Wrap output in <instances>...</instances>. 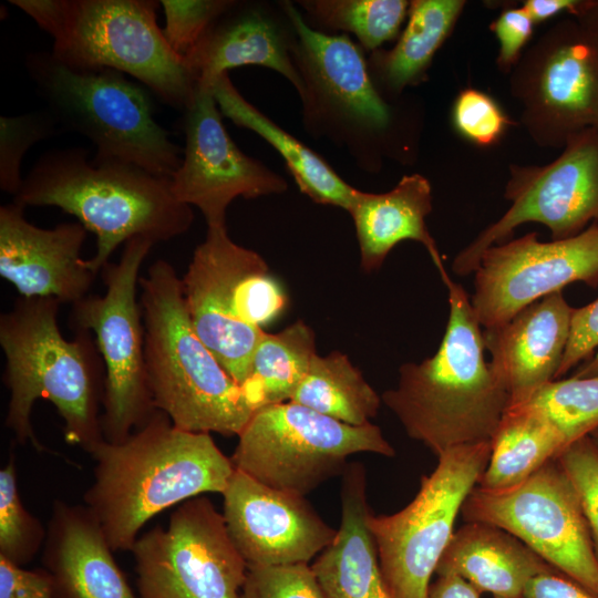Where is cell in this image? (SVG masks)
Wrapping results in <instances>:
<instances>
[{"mask_svg":"<svg viewBox=\"0 0 598 598\" xmlns=\"http://www.w3.org/2000/svg\"><path fill=\"white\" fill-rule=\"evenodd\" d=\"M24 208L14 202L0 207V276L25 298L73 305L90 295L96 275L81 258L87 229L79 221L40 228Z\"/></svg>","mask_w":598,"mask_h":598,"instance_id":"cell-20","label":"cell"},{"mask_svg":"<svg viewBox=\"0 0 598 598\" xmlns=\"http://www.w3.org/2000/svg\"><path fill=\"white\" fill-rule=\"evenodd\" d=\"M299 3L317 25L350 32L362 49L371 52L399 35L410 9V2L405 0H309Z\"/></svg>","mask_w":598,"mask_h":598,"instance_id":"cell-31","label":"cell"},{"mask_svg":"<svg viewBox=\"0 0 598 598\" xmlns=\"http://www.w3.org/2000/svg\"><path fill=\"white\" fill-rule=\"evenodd\" d=\"M45 537L42 523L20 499L16 457L11 453L0 470V557L24 566L43 548Z\"/></svg>","mask_w":598,"mask_h":598,"instance_id":"cell-33","label":"cell"},{"mask_svg":"<svg viewBox=\"0 0 598 598\" xmlns=\"http://www.w3.org/2000/svg\"><path fill=\"white\" fill-rule=\"evenodd\" d=\"M54 298L18 297L0 316V347L9 390L4 425L20 444L44 451L31 421L37 400L50 401L63 421L68 444L90 452L104 441L101 415L105 369L93 334L75 330L65 339Z\"/></svg>","mask_w":598,"mask_h":598,"instance_id":"cell-2","label":"cell"},{"mask_svg":"<svg viewBox=\"0 0 598 598\" xmlns=\"http://www.w3.org/2000/svg\"><path fill=\"white\" fill-rule=\"evenodd\" d=\"M571 307L561 291L548 295L511 320L483 332L491 364L505 385L509 406L528 402L556 379L570 333Z\"/></svg>","mask_w":598,"mask_h":598,"instance_id":"cell-21","label":"cell"},{"mask_svg":"<svg viewBox=\"0 0 598 598\" xmlns=\"http://www.w3.org/2000/svg\"><path fill=\"white\" fill-rule=\"evenodd\" d=\"M504 197L511 206L456 255L454 274L474 272L482 254L522 224L539 223L550 230L551 240H559L598 223V127L571 135L546 165L512 164Z\"/></svg>","mask_w":598,"mask_h":598,"instance_id":"cell-14","label":"cell"},{"mask_svg":"<svg viewBox=\"0 0 598 598\" xmlns=\"http://www.w3.org/2000/svg\"><path fill=\"white\" fill-rule=\"evenodd\" d=\"M557 460L577 491L598 560V450L587 435L567 445Z\"/></svg>","mask_w":598,"mask_h":598,"instance_id":"cell-38","label":"cell"},{"mask_svg":"<svg viewBox=\"0 0 598 598\" xmlns=\"http://www.w3.org/2000/svg\"><path fill=\"white\" fill-rule=\"evenodd\" d=\"M571 377L587 378L598 377V353L580 363Z\"/></svg>","mask_w":598,"mask_h":598,"instance_id":"cell-47","label":"cell"},{"mask_svg":"<svg viewBox=\"0 0 598 598\" xmlns=\"http://www.w3.org/2000/svg\"><path fill=\"white\" fill-rule=\"evenodd\" d=\"M184 114L185 147L171 188L177 200L203 213L207 226L225 225L227 208L237 197L252 199L287 189L285 178L231 140L212 87L197 84Z\"/></svg>","mask_w":598,"mask_h":598,"instance_id":"cell-17","label":"cell"},{"mask_svg":"<svg viewBox=\"0 0 598 598\" xmlns=\"http://www.w3.org/2000/svg\"><path fill=\"white\" fill-rule=\"evenodd\" d=\"M90 455L94 481L83 501L113 551H131L142 527L166 508L223 495L235 472L209 433L178 429L158 410L125 441L104 440Z\"/></svg>","mask_w":598,"mask_h":598,"instance_id":"cell-1","label":"cell"},{"mask_svg":"<svg viewBox=\"0 0 598 598\" xmlns=\"http://www.w3.org/2000/svg\"><path fill=\"white\" fill-rule=\"evenodd\" d=\"M316 354V333L302 320L277 333L264 331L251 357L249 375L241 385L254 412L290 401Z\"/></svg>","mask_w":598,"mask_h":598,"instance_id":"cell-29","label":"cell"},{"mask_svg":"<svg viewBox=\"0 0 598 598\" xmlns=\"http://www.w3.org/2000/svg\"><path fill=\"white\" fill-rule=\"evenodd\" d=\"M287 293L270 274L267 262L250 271L238 289L237 315L244 324L260 328L286 309Z\"/></svg>","mask_w":598,"mask_h":598,"instance_id":"cell-39","label":"cell"},{"mask_svg":"<svg viewBox=\"0 0 598 598\" xmlns=\"http://www.w3.org/2000/svg\"><path fill=\"white\" fill-rule=\"evenodd\" d=\"M13 202L23 207L55 206L75 216L96 236V252L86 260L95 275L131 238L166 241L185 234L194 220L192 207L174 196L171 178L121 161L89 159L83 148L40 156Z\"/></svg>","mask_w":598,"mask_h":598,"instance_id":"cell-4","label":"cell"},{"mask_svg":"<svg viewBox=\"0 0 598 598\" xmlns=\"http://www.w3.org/2000/svg\"><path fill=\"white\" fill-rule=\"evenodd\" d=\"M520 121L540 147L598 127V41L580 18L558 21L527 48L511 71Z\"/></svg>","mask_w":598,"mask_h":598,"instance_id":"cell-11","label":"cell"},{"mask_svg":"<svg viewBox=\"0 0 598 598\" xmlns=\"http://www.w3.org/2000/svg\"><path fill=\"white\" fill-rule=\"evenodd\" d=\"M0 598H59L52 576L29 570L0 557Z\"/></svg>","mask_w":598,"mask_h":598,"instance_id":"cell-42","label":"cell"},{"mask_svg":"<svg viewBox=\"0 0 598 598\" xmlns=\"http://www.w3.org/2000/svg\"><path fill=\"white\" fill-rule=\"evenodd\" d=\"M290 401L360 426L377 416L382 399L349 358L334 350L315 355Z\"/></svg>","mask_w":598,"mask_h":598,"instance_id":"cell-30","label":"cell"},{"mask_svg":"<svg viewBox=\"0 0 598 598\" xmlns=\"http://www.w3.org/2000/svg\"><path fill=\"white\" fill-rule=\"evenodd\" d=\"M140 303L154 408L178 429L238 436L254 410L195 331L171 262L157 259L141 276Z\"/></svg>","mask_w":598,"mask_h":598,"instance_id":"cell-5","label":"cell"},{"mask_svg":"<svg viewBox=\"0 0 598 598\" xmlns=\"http://www.w3.org/2000/svg\"><path fill=\"white\" fill-rule=\"evenodd\" d=\"M589 439L598 450V426L589 433Z\"/></svg>","mask_w":598,"mask_h":598,"instance_id":"cell-48","label":"cell"},{"mask_svg":"<svg viewBox=\"0 0 598 598\" xmlns=\"http://www.w3.org/2000/svg\"><path fill=\"white\" fill-rule=\"evenodd\" d=\"M491 448L492 440L442 453L403 509L392 515L370 514L368 526L391 598H427L432 575L454 534L455 519L477 486Z\"/></svg>","mask_w":598,"mask_h":598,"instance_id":"cell-10","label":"cell"},{"mask_svg":"<svg viewBox=\"0 0 598 598\" xmlns=\"http://www.w3.org/2000/svg\"><path fill=\"white\" fill-rule=\"evenodd\" d=\"M235 1L231 0H162L165 14L163 34L171 49L183 59L197 44L208 28Z\"/></svg>","mask_w":598,"mask_h":598,"instance_id":"cell-35","label":"cell"},{"mask_svg":"<svg viewBox=\"0 0 598 598\" xmlns=\"http://www.w3.org/2000/svg\"><path fill=\"white\" fill-rule=\"evenodd\" d=\"M212 89L223 116L268 142L283 158L301 193L317 204L349 212L358 189L343 181L319 154L250 104L228 73L221 74Z\"/></svg>","mask_w":598,"mask_h":598,"instance_id":"cell-26","label":"cell"},{"mask_svg":"<svg viewBox=\"0 0 598 598\" xmlns=\"http://www.w3.org/2000/svg\"><path fill=\"white\" fill-rule=\"evenodd\" d=\"M358 453L395 455L379 426L346 424L287 401L255 411L230 456L236 470L285 492L305 496L342 475Z\"/></svg>","mask_w":598,"mask_h":598,"instance_id":"cell-8","label":"cell"},{"mask_svg":"<svg viewBox=\"0 0 598 598\" xmlns=\"http://www.w3.org/2000/svg\"><path fill=\"white\" fill-rule=\"evenodd\" d=\"M524 598H598L573 578L558 570L533 578L524 591Z\"/></svg>","mask_w":598,"mask_h":598,"instance_id":"cell-43","label":"cell"},{"mask_svg":"<svg viewBox=\"0 0 598 598\" xmlns=\"http://www.w3.org/2000/svg\"><path fill=\"white\" fill-rule=\"evenodd\" d=\"M566 446L560 431L540 412L526 404L508 408L492 437L488 463L477 486L491 491L514 486Z\"/></svg>","mask_w":598,"mask_h":598,"instance_id":"cell-28","label":"cell"},{"mask_svg":"<svg viewBox=\"0 0 598 598\" xmlns=\"http://www.w3.org/2000/svg\"><path fill=\"white\" fill-rule=\"evenodd\" d=\"M281 8L293 30L292 56L303 83L307 126L351 146L384 133L392 113L361 49L346 34L316 30L291 2H281Z\"/></svg>","mask_w":598,"mask_h":598,"instance_id":"cell-15","label":"cell"},{"mask_svg":"<svg viewBox=\"0 0 598 598\" xmlns=\"http://www.w3.org/2000/svg\"><path fill=\"white\" fill-rule=\"evenodd\" d=\"M481 591L455 575L437 576L431 584L427 598H480Z\"/></svg>","mask_w":598,"mask_h":598,"instance_id":"cell-45","label":"cell"},{"mask_svg":"<svg viewBox=\"0 0 598 598\" xmlns=\"http://www.w3.org/2000/svg\"><path fill=\"white\" fill-rule=\"evenodd\" d=\"M25 68L59 127L89 138L95 156L171 178L184 150L154 117L150 90L114 69L75 70L51 52H32Z\"/></svg>","mask_w":598,"mask_h":598,"instance_id":"cell-7","label":"cell"},{"mask_svg":"<svg viewBox=\"0 0 598 598\" xmlns=\"http://www.w3.org/2000/svg\"><path fill=\"white\" fill-rule=\"evenodd\" d=\"M589 0H526L522 8L534 23H540L561 12L577 17L587 7Z\"/></svg>","mask_w":598,"mask_h":598,"instance_id":"cell-44","label":"cell"},{"mask_svg":"<svg viewBox=\"0 0 598 598\" xmlns=\"http://www.w3.org/2000/svg\"><path fill=\"white\" fill-rule=\"evenodd\" d=\"M292 44L293 30L288 19L285 24L262 4L235 1L184 60L199 85L212 87L230 69L258 65L280 73L301 96L303 83Z\"/></svg>","mask_w":598,"mask_h":598,"instance_id":"cell-22","label":"cell"},{"mask_svg":"<svg viewBox=\"0 0 598 598\" xmlns=\"http://www.w3.org/2000/svg\"><path fill=\"white\" fill-rule=\"evenodd\" d=\"M140 598H239L248 565L205 495L182 503L166 528L133 545Z\"/></svg>","mask_w":598,"mask_h":598,"instance_id":"cell-13","label":"cell"},{"mask_svg":"<svg viewBox=\"0 0 598 598\" xmlns=\"http://www.w3.org/2000/svg\"><path fill=\"white\" fill-rule=\"evenodd\" d=\"M53 39L52 55L75 70L114 69L185 112L197 81L166 42L154 0H10Z\"/></svg>","mask_w":598,"mask_h":598,"instance_id":"cell-6","label":"cell"},{"mask_svg":"<svg viewBox=\"0 0 598 598\" xmlns=\"http://www.w3.org/2000/svg\"><path fill=\"white\" fill-rule=\"evenodd\" d=\"M471 303L485 329L511 320L573 282L598 287V223L580 234L540 241L535 231L488 247L481 256Z\"/></svg>","mask_w":598,"mask_h":598,"instance_id":"cell-16","label":"cell"},{"mask_svg":"<svg viewBox=\"0 0 598 598\" xmlns=\"http://www.w3.org/2000/svg\"><path fill=\"white\" fill-rule=\"evenodd\" d=\"M534 21L522 8L504 10L491 24V30L498 40L499 50L496 59L498 69L511 73L532 38Z\"/></svg>","mask_w":598,"mask_h":598,"instance_id":"cell-40","label":"cell"},{"mask_svg":"<svg viewBox=\"0 0 598 598\" xmlns=\"http://www.w3.org/2000/svg\"><path fill=\"white\" fill-rule=\"evenodd\" d=\"M494 598H497V597H494ZM524 598V597H523Z\"/></svg>","mask_w":598,"mask_h":598,"instance_id":"cell-49","label":"cell"},{"mask_svg":"<svg viewBox=\"0 0 598 598\" xmlns=\"http://www.w3.org/2000/svg\"><path fill=\"white\" fill-rule=\"evenodd\" d=\"M239 598H324L309 564L248 566Z\"/></svg>","mask_w":598,"mask_h":598,"instance_id":"cell-36","label":"cell"},{"mask_svg":"<svg viewBox=\"0 0 598 598\" xmlns=\"http://www.w3.org/2000/svg\"><path fill=\"white\" fill-rule=\"evenodd\" d=\"M553 570L557 569L508 532L466 522L454 532L435 574L458 576L497 598H523L533 578Z\"/></svg>","mask_w":598,"mask_h":598,"instance_id":"cell-24","label":"cell"},{"mask_svg":"<svg viewBox=\"0 0 598 598\" xmlns=\"http://www.w3.org/2000/svg\"><path fill=\"white\" fill-rule=\"evenodd\" d=\"M450 313L433 357L399 369L398 384L381 395L406 434L436 456L491 441L509 406L507 390L484 357V338L464 288L446 271Z\"/></svg>","mask_w":598,"mask_h":598,"instance_id":"cell-3","label":"cell"},{"mask_svg":"<svg viewBox=\"0 0 598 598\" xmlns=\"http://www.w3.org/2000/svg\"><path fill=\"white\" fill-rule=\"evenodd\" d=\"M58 124L49 111L29 112L0 117V188L13 196L23 177L21 163L27 151L37 142L55 134Z\"/></svg>","mask_w":598,"mask_h":598,"instance_id":"cell-34","label":"cell"},{"mask_svg":"<svg viewBox=\"0 0 598 598\" xmlns=\"http://www.w3.org/2000/svg\"><path fill=\"white\" fill-rule=\"evenodd\" d=\"M461 513L465 522L497 526L551 567L598 595V560L570 478L557 457L503 489L476 486Z\"/></svg>","mask_w":598,"mask_h":598,"instance_id":"cell-12","label":"cell"},{"mask_svg":"<svg viewBox=\"0 0 598 598\" xmlns=\"http://www.w3.org/2000/svg\"><path fill=\"white\" fill-rule=\"evenodd\" d=\"M465 4L464 0L410 1L408 23L395 45L391 50L373 51L367 60L377 89L399 94L406 86L422 82Z\"/></svg>","mask_w":598,"mask_h":598,"instance_id":"cell-27","label":"cell"},{"mask_svg":"<svg viewBox=\"0 0 598 598\" xmlns=\"http://www.w3.org/2000/svg\"><path fill=\"white\" fill-rule=\"evenodd\" d=\"M155 245L146 237L124 244L118 261L102 270L104 295L71 305L73 331H90L105 369L101 427L109 443L125 441L156 411L147 385L143 313L137 292L140 270Z\"/></svg>","mask_w":598,"mask_h":598,"instance_id":"cell-9","label":"cell"},{"mask_svg":"<svg viewBox=\"0 0 598 598\" xmlns=\"http://www.w3.org/2000/svg\"><path fill=\"white\" fill-rule=\"evenodd\" d=\"M85 505L55 501L42 548L59 598H137Z\"/></svg>","mask_w":598,"mask_h":598,"instance_id":"cell-23","label":"cell"},{"mask_svg":"<svg viewBox=\"0 0 598 598\" xmlns=\"http://www.w3.org/2000/svg\"><path fill=\"white\" fill-rule=\"evenodd\" d=\"M524 404L546 416L569 445L598 426V377L553 380Z\"/></svg>","mask_w":598,"mask_h":598,"instance_id":"cell-32","label":"cell"},{"mask_svg":"<svg viewBox=\"0 0 598 598\" xmlns=\"http://www.w3.org/2000/svg\"><path fill=\"white\" fill-rule=\"evenodd\" d=\"M432 209V188L421 174L404 175L386 193L358 189L348 213L354 223L362 270L380 269L392 248L403 240L422 244L439 272L445 270L425 221Z\"/></svg>","mask_w":598,"mask_h":598,"instance_id":"cell-25","label":"cell"},{"mask_svg":"<svg viewBox=\"0 0 598 598\" xmlns=\"http://www.w3.org/2000/svg\"><path fill=\"white\" fill-rule=\"evenodd\" d=\"M223 497L228 533L248 566L308 564L337 534L305 496L236 468Z\"/></svg>","mask_w":598,"mask_h":598,"instance_id":"cell-19","label":"cell"},{"mask_svg":"<svg viewBox=\"0 0 598 598\" xmlns=\"http://www.w3.org/2000/svg\"><path fill=\"white\" fill-rule=\"evenodd\" d=\"M264 262L258 252L231 240L226 224L210 225L181 278L195 331L240 386L249 375L264 329L240 322L238 289L243 279Z\"/></svg>","mask_w":598,"mask_h":598,"instance_id":"cell-18","label":"cell"},{"mask_svg":"<svg viewBox=\"0 0 598 598\" xmlns=\"http://www.w3.org/2000/svg\"><path fill=\"white\" fill-rule=\"evenodd\" d=\"M597 348L598 298L586 306L574 308L569 339L556 379L591 358Z\"/></svg>","mask_w":598,"mask_h":598,"instance_id":"cell-41","label":"cell"},{"mask_svg":"<svg viewBox=\"0 0 598 598\" xmlns=\"http://www.w3.org/2000/svg\"><path fill=\"white\" fill-rule=\"evenodd\" d=\"M575 18L582 19L592 29L598 41V0H589L587 7Z\"/></svg>","mask_w":598,"mask_h":598,"instance_id":"cell-46","label":"cell"},{"mask_svg":"<svg viewBox=\"0 0 598 598\" xmlns=\"http://www.w3.org/2000/svg\"><path fill=\"white\" fill-rule=\"evenodd\" d=\"M452 122L462 136L480 146L495 144L511 123L491 95L472 87L462 90L454 100Z\"/></svg>","mask_w":598,"mask_h":598,"instance_id":"cell-37","label":"cell"}]
</instances>
